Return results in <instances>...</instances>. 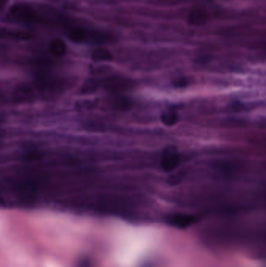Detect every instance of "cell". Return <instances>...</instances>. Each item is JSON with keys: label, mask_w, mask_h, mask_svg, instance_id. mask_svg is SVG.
<instances>
[{"label": "cell", "mask_w": 266, "mask_h": 267, "mask_svg": "<svg viewBox=\"0 0 266 267\" xmlns=\"http://www.w3.org/2000/svg\"><path fill=\"white\" fill-rule=\"evenodd\" d=\"M68 38L70 41L76 43L91 42L100 44L102 42H108L110 39V37L107 34L84 29L82 27H75L69 29L68 31Z\"/></svg>", "instance_id": "6da1fadb"}, {"label": "cell", "mask_w": 266, "mask_h": 267, "mask_svg": "<svg viewBox=\"0 0 266 267\" xmlns=\"http://www.w3.org/2000/svg\"><path fill=\"white\" fill-rule=\"evenodd\" d=\"M10 12L13 19L22 23H35L41 21L38 11L29 4H14L10 8Z\"/></svg>", "instance_id": "7a4b0ae2"}, {"label": "cell", "mask_w": 266, "mask_h": 267, "mask_svg": "<svg viewBox=\"0 0 266 267\" xmlns=\"http://www.w3.org/2000/svg\"><path fill=\"white\" fill-rule=\"evenodd\" d=\"M180 156L175 146H167L162 152L161 164L162 169L166 172L174 171L178 166Z\"/></svg>", "instance_id": "3957f363"}, {"label": "cell", "mask_w": 266, "mask_h": 267, "mask_svg": "<svg viewBox=\"0 0 266 267\" xmlns=\"http://www.w3.org/2000/svg\"><path fill=\"white\" fill-rule=\"evenodd\" d=\"M50 52L56 57H61L66 52V45L63 40L60 38L53 39L50 44Z\"/></svg>", "instance_id": "277c9868"}, {"label": "cell", "mask_w": 266, "mask_h": 267, "mask_svg": "<svg viewBox=\"0 0 266 267\" xmlns=\"http://www.w3.org/2000/svg\"><path fill=\"white\" fill-rule=\"evenodd\" d=\"M165 221L171 225L183 226L190 224L193 221V217L188 215L175 213V214L169 215L165 218Z\"/></svg>", "instance_id": "5b68a950"}, {"label": "cell", "mask_w": 266, "mask_h": 267, "mask_svg": "<svg viewBox=\"0 0 266 267\" xmlns=\"http://www.w3.org/2000/svg\"><path fill=\"white\" fill-rule=\"evenodd\" d=\"M91 58L95 62H109L113 60V55L107 48H99L93 52Z\"/></svg>", "instance_id": "8992f818"}, {"label": "cell", "mask_w": 266, "mask_h": 267, "mask_svg": "<svg viewBox=\"0 0 266 267\" xmlns=\"http://www.w3.org/2000/svg\"><path fill=\"white\" fill-rule=\"evenodd\" d=\"M161 119H162V123L164 125L168 127H171L174 126L177 123V120H178V116H177V113L174 110H165L162 113Z\"/></svg>", "instance_id": "52a82bcc"}, {"label": "cell", "mask_w": 266, "mask_h": 267, "mask_svg": "<svg viewBox=\"0 0 266 267\" xmlns=\"http://www.w3.org/2000/svg\"><path fill=\"white\" fill-rule=\"evenodd\" d=\"M78 267H91V262L87 258L82 259L78 263Z\"/></svg>", "instance_id": "ba28073f"}]
</instances>
